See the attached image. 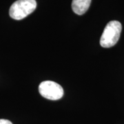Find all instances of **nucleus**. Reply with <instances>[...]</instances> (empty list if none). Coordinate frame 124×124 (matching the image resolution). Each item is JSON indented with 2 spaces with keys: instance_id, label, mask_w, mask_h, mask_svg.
I'll list each match as a JSON object with an SVG mask.
<instances>
[{
  "instance_id": "obj_2",
  "label": "nucleus",
  "mask_w": 124,
  "mask_h": 124,
  "mask_svg": "<svg viewBox=\"0 0 124 124\" xmlns=\"http://www.w3.org/2000/svg\"><path fill=\"white\" fill-rule=\"evenodd\" d=\"M36 8V0H17L10 6L9 15L15 20H21L32 13Z\"/></svg>"
},
{
  "instance_id": "obj_4",
  "label": "nucleus",
  "mask_w": 124,
  "mask_h": 124,
  "mask_svg": "<svg viewBox=\"0 0 124 124\" xmlns=\"http://www.w3.org/2000/svg\"><path fill=\"white\" fill-rule=\"evenodd\" d=\"M92 0H72V8L74 13L79 15H84L88 10Z\"/></svg>"
},
{
  "instance_id": "obj_3",
  "label": "nucleus",
  "mask_w": 124,
  "mask_h": 124,
  "mask_svg": "<svg viewBox=\"0 0 124 124\" xmlns=\"http://www.w3.org/2000/svg\"><path fill=\"white\" fill-rule=\"evenodd\" d=\"M39 92L43 97L53 101L62 99L64 93L62 86L52 81L41 82L39 85Z\"/></svg>"
},
{
  "instance_id": "obj_1",
  "label": "nucleus",
  "mask_w": 124,
  "mask_h": 124,
  "mask_svg": "<svg viewBox=\"0 0 124 124\" xmlns=\"http://www.w3.org/2000/svg\"><path fill=\"white\" fill-rule=\"evenodd\" d=\"M122 26L118 21H111L108 23L102 33L100 45L103 48H111L119 39Z\"/></svg>"
},
{
  "instance_id": "obj_5",
  "label": "nucleus",
  "mask_w": 124,
  "mask_h": 124,
  "mask_svg": "<svg viewBox=\"0 0 124 124\" xmlns=\"http://www.w3.org/2000/svg\"><path fill=\"white\" fill-rule=\"evenodd\" d=\"M0 124H13L11 121L7 119H0Z\"/></svg>"
}]
</instances>
